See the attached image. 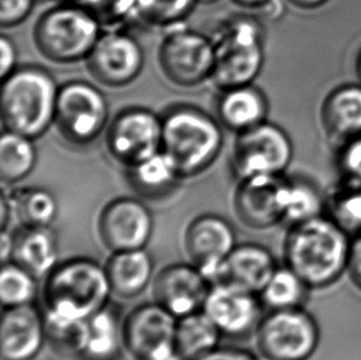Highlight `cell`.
<instances>
[{
	"mask_svg": "<svg viewBox=\"0 0 361 360\" xmlns=\"http://www.w3.org/2000/svg\"><path fill=\"white\" fill-rule=\"evenodd\" d=\"M357 74L361 83V51L359 52V56H357Z\"/></svg>",
	"mask_w": 361,
	"mask_h": 360,
	"instance_id": "obj_46",
	"label": "cell"
},
{
	"mask_svg": "<svg viewBox=\"0 0 361 360\" xmlns=\"http://www.w3.org/2000/svg\"><path fill=\"white\" fill-rule=\"evenodd\" d=\"M163 119L147 107L123 109L109 124L106 147L115 161L130 168L161 151Z\"/></svg>",
	"mask_w": 361,
	"mask_h": 360,
	"instance_id": "obj_11",
	"label": "cell"
},
{
	"mask_svg": "<svg viewBox=\"0 0 361 360\" xmlns=\"http://www.w3.org/2000/svg\"><path fill=\"white\" fill-rule=\"evenodd\" d=\"M178 318L156 304L137 307L127 317L123 341L138 360H159L178 352L176 344Z\"/></svg>",
	"mask_w": 361,
	"mask_h": 360,
	"instance_id": "obj_13",
	"label": "cell"
},
{
	"mask_svg": "<svg viewBox=\"0 0 361 360\" xmlns=\"http://www.w3.org/2000/svg\"><path fill=\"white\" fill-rule=\"evenodd\" d=\"M199 0H136L138 19L158 28L171 29L184 24Z\"/></svg>",
	"mask_w": 361,
	"mask_h": 360,
	"instance_id": "obj_34",
	"label": "cell"
},
{
	"mask_svg": "<svg viewBox=\"0 0 361 360\" xmlns=\"http://www.w3.org/2000/svg\"><path fill=\"white\" fill-rule=\"evenodd\" d=\"M202 311L231 337L245 336L262 321V305L255 294L227 282H216L211 287Z\"/></svg>",
	"mask_w": 361,
	"mask_h": 360,
	"instance_id": "obj_18",
	"label": "cell"
},
{
	"mask_svg": "<svg viewBox=\"0 0 361 360\" xmlns=\"http://www.w3.org/2000/svg\"><path fill=\"white\" fill-rule=\"evenodd\" d=\"M87 66L98 83L123 88L141 76L145 52L140 41L121 29L103 32L88 56Z\"/></svg>",
	"mask_w": 361,
	"mask_h": 360,
	"instance_id": "obj_12",
	"label": "cell"
},
{
	"mask_svg": "<svg viewBox=\"0 0 361 360\" xmlns=\"http://www.w3.org/2000/svg\"><path fill=\"white\" fill-rule=\"evenodd\" d=\"M222 332L205 311H197L178 320L176 344L184 360H194L219 348Z\"/></svg>",
	"mask_w": 361,
	"mask_h": 360,
	"instance_id": "obj_26",
	"label": "cell"
},
{
	"mask_svg": "<svg viewBox=\"0 0 361 360\" xmlns=\"http://www.w3.org/2000/svg\"><path fill=\"white\" fill-rule=\"evenodd\" d=\"M59 87L39 66H23L3 79L1 121L5 130L37 140L54 125Z\"/></svg>",
	"mask_w": 361,
	"mask_h": 360,
	"instance_id": "obj_3",
	"label": "cell"
},
{
	"mask_svg": "<svg viewBox=\"0 0 361 360\" xmlns=\"http://www.w3.org/2000/svg\"><path fill=\"white\" fill-rule=\"evenodd\" d=\"M99 232L114 252L145 248L153 234L151 210L133 198L113 200L100 215Z\"/></svg>",
	"mask_w": 361,
	"mask_h": 360,
	"instance_id": "obj_14",
	"label": "cell"
},
{
	"mask_svg": "<svg viewBox=\"0 0 361 360\" xmlns=\"http://www.w3.org/2000/svg\"><path fill=\"white\" fill-rule=\"evenodd\" d=\"M111 289L118 296L132 299L151 282L153 259L145 248L115 252L106 265Z\"/></svg>",
	"mask_w": 361,
	"mask_h": 360,
	"instance_id": "obj_24",
	"label": "cell"
},
{
	"mask_svg": "<svg viewBox=\"0 0 361 360\" xmlns=\"http://www.w3.org/2000/svg\"><path fill=\"white\" fill-rule=\"evenodd\" d=\"M108 99L87 80H71L59 87L54 125L74 146L93 143L108 126Z\"/></svg>",
	"mask_w": 361,
	"mask_h": 360,
	"instance_id": "obj_8",
	"label": "cell"
},
{
	"mask_svg": "<svg viewBox=\"0 0 361 360\" xmlns=\"http://www.w3.org/2000/svg\"><path fill=\"white\" fill-rule=\"evenodd\" d=\"M286 1L300 10H316L327 4L329 0H286Z\"/></svg>",
	"mask_w": 361,
	"mask_h": 360,
	"instance_id": "obj_43",
	"label": "cell"
},
{
	"mask_svg": "<svg viewBox=\"0 0 361 360\" xmlns=\"http://www.w3.org/2000/svg\"><path fill=\"white\" fill-rule=\"evenodd\" d=\"M0 77L5 79L18 68V47L9 36L0 37Z\"/></svg>",
	"mask_w": 361,
	"mask_h": 360,
	"instance_id": "obj_39",
	"label": "cell"
},
{
	"mask_svg": "<svg viewBox=\"0 0 361 360\" xmlns=\"http://www.w3.org/2000/svg\"><path fill=\"white\" fill-rule=\"evenodd\" d=\"M268 97L254 84L222 90L217 102V120L235 133L268 121Z\"/></svg>",
	"mask_w": 361,
	"mask_h": 360,
	"instance_id": "obj_22",
	"label": "cell"
},
{
	"mask_svg": "<svg viewBox=\"0 0 361 360\" xmlns=\"http://www.w3.org/2000/svg\"><path fill=\"white\" fill-rule=\"evenodd\" d=\"M327 216L354 237L361 234V183L344 179L326 200Z\"/></svg>",
	"mask_w": 361,
	"mask_h": 360,
	"instance_id": "obj_31",
	"label": "cell"
},
{
	"mask_svg": "<svg viewBox=\"0 0 361 360\" xmlns=\"http://www.w3.org/2000/svg\"><path fill=\"white\" fill-rule=\"evenodd\" d=\"M321 121L328 136L345 142L361 136V83L333 89L323 100Z\"/></svg>",
	"mask_w": 361,
	"mask_h": 360,
	"instance_id": "obj_21",
	"label": "cell"
},
{
	"mask_svg": "<svg viewBox=\"0 0 361 360\" xmlns=\"http://www.w3.org/2000/svg\"><path fill=\"white\" fill-rule=\"evenodd\" d=\"M158 64L173 85L195 88L212 78L215 46L209 36L178 25L166 30L158 49Z\"/></svg>",
	"mask_w": 361,
	"mask_h": 360,
	"instance_id": "obj_7",
	"label": "cell"
},
{
	"mask_svg": "<svg viewBox=\"0 0 361 360\" xmlns=\"http://www.w3.org/2000/svg\"><path fill=\"white\" fill-rule=\"evenodd\" d=\"M11 212L25 227H49L59 214V203L44 188H23L9 194Z\"/></svg>",
	"mask_w": 361,
	"mask_h": 360,
	"instance_id": "obj_28",
	"label": "cell"
},
{
	"mask_svg": "<svg viewBox=\"0 0 361 360\" xmlns=\"http://www.w3.org/2000/svg\"><path fill=\"white\" fill-rule=\"evenodd\" d=\"M14 237L8 234L5 229L1 232V239H0V256H1V262L3 264L8 263L10 258L14 254Z\"/></svg>",
	"mask_w": 361,
	"mask_h": 360,
	"instance_id": "obj_42",
	"label": "cell"
},
{
	"mask_svg": "<svg viewBox=\"0 0 361 360\" xmlns=\"http://www.w3.org/2000/svg\"><path fill=\"white\" fill-rule=\"evenodd\" d=\"M36 0H0V25L11 29L23 24L34 10Z\"/></svg>",
	"mask_w": 361,
	"mask_h": 360,
	"instance_id": "obj_38",
	"label": "cell"
},
{
	"mask_svg": "<svg viewBox=\"0 0 361 360\" xmlns=\"http://www.w3.org/2000/svg\"><path fill=\"white\" fill-rule=\"evenodd\" d=\"M286 176H259L240 179L235 209L240 221L252 229L273 227L285 217Z\"/></svg>",
	"mask_w": 361,
	"mask_h": 360,
	"instance_id": "obj_16",
	"label": "cell"
},
{
	"mask_svg": "<svg viewBox=\"0 0 361 360\" xmlns=\"http://www.w3.org/2000/svg\"><path fill=\"white\" fill-rule=\"evenodd\" d=\"M15 263L35 277L49 275L57 267L59 248L49 227H25L14 237Z\"/></svg>",
	"mask_w": 361,
	"mask_h": 360,
	"instance_id": "obj_23",
	"label": "cell"
},
{
	"mask_svg": "<svg viewBox=\"0 0 361 360\" xmlns=\"http://www.w3.org/2000/svg\"><path fill=\"white\" fill-rule=\"evenodd\" d=\"M161 151L176 164L181 178L207 171L224 148L222 125L200 107L179 104L161 116Z\"/></svg>",
	"mask_w": 361,
	"mask_h": 360,
	"instance_id": "obj_2",
	"label": "cell"
},
{
	"mask_svg": "<svg viewBox=\"0 0 361 360\" xmlns=\"http://www.w3.org/2000/svg\"><path fill=\"white\" fill-rule=\"evenodd\" d=\"M276 269L273 254L265 247L242 244L226 259L216 282L232 284L257 295L262 294Z\"/></svg>",
	"mask_w": 361,
	"mask_h": 360,
	"instance_id": "obj_20",
	"label": "cell"
},
{
	"mask_svg": "<svg viewBox=\"0 0 361 360\" xmlns=\"http://www.w3.org/2000/svg\"><path fill=\"white\" fill-rule=\"evenodd\" d=\"M127 179L138 194L159 198L171 193L183 178L171 158L161 151L146 161L127 168Z\"/></svg>",
	"mask_w": 361,
	"mask_h": 360,
	"instance_id": "obj_25",
	"label": "cell"
},
{
	"mask_svg": "<svg viewBox=\"0 0 361 360\" xmlns=\"http://www.w3.org/2000/svg\"><path fill=\"white\" fill-rule=\"evenodd\" d=\"M78 3L90 10L103 28L110 26L118 29L123 23L140 20L136 0H79Z\"/></svg>",
	"mask_w": 361,
	"mask_h": 360,
	"instance_id": "obj_36",
	"label": "cell"
},
{
	"mask_svg": "<svg viewBox=\"0 0 361 360\" xmlns=\"http://www.w3.org/2000/svg\"><path fill=\"white\" fill-rule=\"evenodd\" d=\"M338 166L344 179L355 180L361 183V136L343 143L339 152Z\"/></svg>",
	"mask_w": 361,
	"mask_h": 360,
	"instance_id": "obj_37",
	"label": "cell"
},
{
	"mask_svg": "<svg viewBox=\"0 0 361 360\" xmlns=\"http://www.w3.org/2000/svg\"><path fill=\"white\" fill-rule=\"evenodd\" d=\"M349 234L329 216L293 224L285 244V259L308 287H326L348 269Z\"/></svg>",
	"mask_w": 361,
	"mask_h": 360,
	"instance_id": "obj_1",
	"label": "cell"
},
{
	"mask_svg": "<svg viewBox=\"0 0 361 360\" xmlns=\"http://www.w3.org/2000/svg\"><path fill=\"white\" fill-rule=\"evenodd\" d=\"M194 360H257V358L243 349L237 348H216Z\"/></svg>",
	"mask_w": 361,
	"mask_h": 360,
	"instance_id": "obj_41",
	"label": "cell"
},
{
	"mask_svg": "<svg viewBox=\"0 0 361 360\" xmlns=\"http://www.w3.org/2000/svg\"><path fill=\"white\" fill-rule=\"evenodd\" d=\"M293 158V145L283 128L265 121L237 133L232 166L240 179L259 176H283Z\"/></svg>",
	"mask_w": 361,
	"mask_h": 360,
	"instance_id": "obj_9",
	"label": "cell"
},
{
	"mask_svg": "<svg viewBox=\"0 0 361 360\" xmlns=\"http://www.w3.org/2000/svg\"><path fill=\"white\" fill-rule=\"evenodd\" d=\"M35 140L4 130L0 141V176L3 184L19 183L30 176L37 163Z\"/></svg>",
	"mask_w": 361,
	"mask_h": 360,
	"instance_id": "obj_27",
	"label": "cell"
},
{
	"mask_svg": "<svg viewBox=\"0 0 361 360\" xmlns=\"http://www.w3.org/2000/svg\"><path fill=\"white\" fill-rule=\"evenodd\" d=\"M348 270L354 284L361 290V234L355 236L350 244Z\"/></svg>",
	"mask_w": 361,
	"mask_h": 360,
	"instance_id": "obj_40",
	"label": "cell"
},
{
	"mask_svg": "<svg viewBox=\"0 0 361 360\" xmlns=\"http://www.w3.org/2000/svg\"><path fill=\"white\" fill-rule=\"evenodd\" d=\"M219 0H199V3H204V4H211V3H216Z\"/></svg>",
	"mask_w": 361,
	"mask_h": 360,
	"instance_id": "obj_47",
	"label": "cell"
},
{
	"mask_svg": "<svg viewBox=\"0 0 361 360\" xmlns=\"http://www.w3.org/2000/svg\"><path fill=\"white\" fill-rule=\"evenodd\" d=\"M113 292L106 268L92 259H72L47 275L44 299L47 313L89 320L108 306Z\"/></svg>",
	"mask_w": 361,
	"mask_h": 360,
	"instance_id": "obj_5",
	"label": "cell"
},
{
	"mask_svg": "<svg viewBox=\"0 0 361 360\" xmlns=\"http://www.w3.org/2000/svg\"><path fill=\"white\" fill-rule=\"evenodd\" d=\"M233 3L240 5L244 9L260 10L271 0H232Z\"/></svg>",
	"mask_w": 361,
	"mask_h": 360,
	"instance_id": "obj_45",
	"label": "cell"
},
{
	"mask_svg": "<svg viewBox=\"0 0 361 360\" xmlns=\"http://www.w3.org/2000/svg\"><path fill=\"white\" fill-rule=\"evenodd\" d=\"M186 252L210 282H217L221 268L235 244L233 226L217 215H202L188 227Z\"/></svg>",
	"mask_w": 361,
	"mask_h": 360,
	"instance_id": "obj_15",
	"label": "cell"
},
{
	"mask_svg": "<svg viewBox=\"0 0 361 360\" xmlns=\"http://www.w3.org/2000/svg\"><path fill=\"white\" fill-rule=\"evenodd\" d=\"M210 280L189 264H173L161 269L154 282L156 301L179 320L204 308Z\"/></svg>",
	"mask_w": 361,
	"mask_h": 360,
	"instance_id": "obj_17",
	"label": "cell"
},
{
	"mask_svg": "<svg viewBox=\"0 0 361 360\" xmlns=\"http://www.w3.org/2000/svg\"><path fill=\"white\" fill-rule=\"evenodd\" d=\"M46 335L54 348L69 356H84L89 340V320L63 318L47 313Z\"/></svg>",
	"mask_w": 361,
	"mask_h": 360,
	"instance_id": "obj_33",
	"label": "cell"
},
{
	"mask_svg": "<svg viewBox=\"0 0 361 360\" xmlns=\"http://www.w3.org/2000/svg\"><path fill=\"white\" fill-rule=\"evenodd\" d=\"M103 35L98 18L77 1H62L46 10L34 26V42L44 59L57 64H77Z\"/></svg>",
	"mask_w": 361,
	"mask_h": 360,
	"instance_id": "obj_6",
	"label": "cell"
},
{
	"mask_svg": "<svg viewBox=\"0 0 361 360\" xmlns=\"http://www.w3.org/2000/svg\"><path fill=\"white\" fill-rule=\"evenodd\" d=\"M326 209V200L314 183L303 176H286L285 217L291 224L317 217Z\"/></svg>",
	"mask_w": 361,
	"mask_h": 360,
	"instance_id": "obj_29",
	"label": "cell"
},
{
	"mask_svg": "<svg viewBox=\"0 0 361 360\" xmlns=\"http://www.w3.org/2000/svg\"><path fill=\"white\" fill-rule=\"evenodd\" d=\"M308 287L293 269L278 268L262 292V300L271 310L298 308L307 297Z\"/></svg>",
	"mask_w": 361,
	"mask_h": 360,
	"instance_id": "obj_32",
	"label": "cell"
},
{
	"mask_svg": "<svg viewBox=\"0 0 361 360\" xmlns=\"http://www.w3.org/2000/svg\"><path fill=\"white\" fill-rule=\"evenodd\" d=\"M257 340L268 360H306L317 348L319 331L302 307L273 310L259 323Z\"/></svg>",
	"mask_w": 361,
	"mask_h": 360,
	"instance_id": "obj_10",
	"label": "cell"
},
{
	"mask_svg": "<svg viewBox=\"0 0 361 360\" xmlns=\"http://www.w3.org/2000/svg\"><path fill=\"white\" fill-rule=\"evenodd\" d=\"M123 330L116 313L104 307L89 318V340L84 356L89 360H110L118 356Z\"/></svg>",
	"mask_w": 361,
	"mask_h": 360,
	"instance_id": "obj_30",
	"label": "cell"
},
{
	"mask_svg": "<svg viewBox=\"0 0 361 360\" xmlns=\"http://www.w3.org/2000/svg\"><path fill=\"white\" fill-rule=\"evenodd\" d=\"M61 1H77L78 3L79 0H61Z\"/></svg>",
	"mask_w": 361,
	"mask_h": 360,
	"instance_id": "obj_48",
	"label": "cell"
},
{
	"mask_svg": "<svg viewBox=\"0 0 361 360\" xmlns=\"http://www.w3.org/2000/svg\"><path fill=\"white\" fill-rule=\"evenodd\" d=\"M215 68L211 80L221 90L253 84L265 62V29L260 19L237 15L221 23L211 37Z\"/></svg>",
	"mask_w": 361,
	"mask_h": 360,
	"instance_id": "obj_4",
	"label": "cell"
},
{
	"mask_svg": "<svg viewBox=\"0 0 361 360\" xmlns=\"http://www.w3.org/2000/svg\"><path fill=\"white\" fill-rule=\"evenodd\" d=\"M44 317L31 304L8 307L1 317V360H34L46 338Z\"/></svg>",
	"mask_w": 361,
	"mask_h": 360,
	"instance_id": "obj_19",
	"label": "cell"
},
{
	"mask_svg": "<svg viewBox=\"0 0 361 360\" xmlns=\"http://www.w3.org/2000/svg\"><path fill=\"white\" fill-rule=\"evenodd\" d=\"M11 212V205H10L9 195L3 193L1 195V206H0V224H1V229H6V224L10 220V215Z\"/></svg>",
	"mask_w": 361,
	"mask_h": 360,
	"instance_id": "obj_44",
	"label": "cell"
},
{
	"mask_svg": "<svg viewBox=\"0 0 361 360\" xmlns=\"http://www.w3.org/2000/svg\"><path fill=\"white\" fill-rule=\"evenodd\" d=\"M34 274L18 263L3 264L0 274V300L3 306L30 305L34 301L37 287Z\"/></svg>",
	"mask_w": 361,
	"mask_h": 360,
	"instance_id": "obj_35",
	"label": "cell"
}]
</instances>
